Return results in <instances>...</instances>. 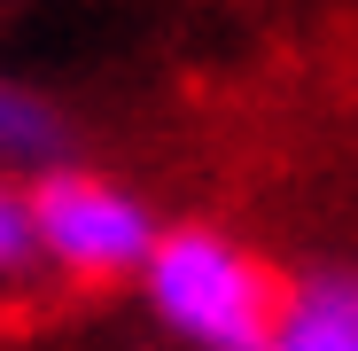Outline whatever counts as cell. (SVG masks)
<instances>
[{"label":"cell","mask_w":358,"mask_h":351,"mask_svg":"<svg viewBox=\"0 0 358 351\" xmlns=\"http://www.w3.org/2000/svg\"><path fill=\"white\" fill-rule=\"evenodd\" d=\"M141 297L164 320V336H179L187 351H273L288 281L226 226L179 219L164 226V242L141 273Z\"/></svg>","instance_id":"1"},{"label":"cell","mask_w":358,"mask_h":351,"mask_svg":"<svg viewBox=\"0 0 358 351\" xmlns=\"http://www.w3.org/2000/svg\"><path fill=\"white\" fill-rule=\"evenodd\" d=\"M24 219H31V266L63 273L78 289H109V281H141L164 219L148 211V195L101 180V172H47V180L24 188Z\"/></svg>","instance_id":"2"},{"label":"cell","mask_w":358,"mask_h":351,"mask_svg":"<svg viewBox=\"0 0 358 351\" xmlns=\"http://www.w3.org/2000/svg\"><path fill=\"white\" fill-rule=\"evenodd\" d=\"M273 351H358V273L350 266L296 273L273 320Z\"/></svg>","instance_id":"3"},{"label":"cell","mask_w":358,"mask_h":351,"mask_svg":"<svg viewBox=\"0 0 358 351\" xmlns=\"http://www.w3.org/2000/svg\"><path fill=\"white\" fill-rule=\"evenodd\" d=\"M63 156H71L63 109H55L39 86H24V78H0V180L31 188V180H47V172H63Z\"/></svg>","instance_id":"4"},{"label":"cell","mask_w":358,"mask_h":351,"mask_svg":"<svg viewBox=\"0 0 358 351\" xmlns=\"http://www.w3.org/2000/svg\"><path fill=\"white\" fill-rule=\"evenodd\" d=\"M16 273H31V219H24V188L0 180V289Z\"/></svg>","instance_id":"5"}]
</instances>
